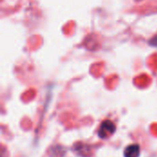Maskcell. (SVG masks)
I'll list each match as a JSON object with an SVG mask.
<instances>
[{
  "label": "cell",
  "mask_w": 157,
  "mask_h": 157,
  "mask_svg": "<svg viewBox=\"0 0 157 157\" xmlns=\"http://www.w3.org/2000/svg\"><path fill=\"white\" fill-rule=\"evenodd\" d=\"M116 132V126L111 121H105L101 123L98 130V136L101 139H107L110 137Z\"/></svg>",
  "instance_id": "6da1fadb"
},
{
  "label": "cell",
  "mask_w": 157,
  "mask_h": 157,
  "mask_svg": "<svg viewBox=\"0 0 157 157\" xmlns=\"http://www.w3.org/2000/svg\"><path fill=\"white\" fill-rule=\"evenodd\" d=\"M140 146L138 144H131L124 150V157H139Z\"/></svg>",
  "instance_id": "7a4b0ae2"
},
{
  "label": "cell",
  "mask_w": 157,
  "mask_h": 157,
  "mask_svg": "<svg viewBox=\"0 0 157 157\" xmlns=\"http://www.w3.org/2000/svg\"><path fill=\"white\" fill-rule=\"evenodd\" d=\"M150 45L155 46V47H157V37H155L154 39H152V40H150Z\"/></svg>",
  "instance_id": "3957f363"
}]
</instances>
